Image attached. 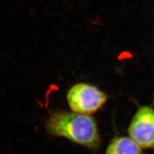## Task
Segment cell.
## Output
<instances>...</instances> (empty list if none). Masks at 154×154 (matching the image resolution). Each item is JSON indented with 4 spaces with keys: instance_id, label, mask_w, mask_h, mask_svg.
I'll use <instances>...</instances> for the list:
<instances>
[{
    "instance_id": "1",
    "label": "cell",
    "mask_w": 154,
    "mask_h": 154,
    "mask_svg": "<svg viewBox=\"0 0 154 154\" xmlns=\"http://www.w3.org/2000/svg\"><path fill=\"white\" fill-rule=\"evenodd\" d=\"M48 132L76 144L96 150L100 145L97 123L91 115L57 110L50 113L46 122Z\"/></svg>"
},
{
    "instance_id": "2",
    "label": "cell",
    "mask_w": 154,
    "mask_h": 154,
    "mask_svg": "<svg viewBox=\"0 0 154 154\" xmlns=\"http://www.w3.org/2000/svg\"><path fill=\"white\" fill-rule=\"evenodd\" d=\"M66 100L71 111L91 116L103 107L108 96L93 84L79 82L67 90Z\"/></svg>"
},
{
    "instance_id": "3",
    "label": "cell",
    "mask_w": 154,
    "mask_h": 154,
    "mask_svg": "<svg viewBox=\"0 0 154 154\" xmlns=\"http://www.w3.org/2000/svg\"><path fill=\"white\" fill-rule=\"evenodd\" d=\"M128 136L143 149L154 150V108L139 106L127 129Z\"/></svg>"
},
{
    "instance_id": "4",
    "label": "cell",
    "mask_w": 154,
    "mask_h": 154,
    "mask_svg": "<svg viewBox=\"0 0 154 154\" xmlns=\"http://www.w3.org/2000/svg\"><path fill=\"white\" fill-rule=\"evenodd\" d=\"M143 150L129 136H116L109 143L105 154H144Z\"/></svg>"
}]
</instances>
